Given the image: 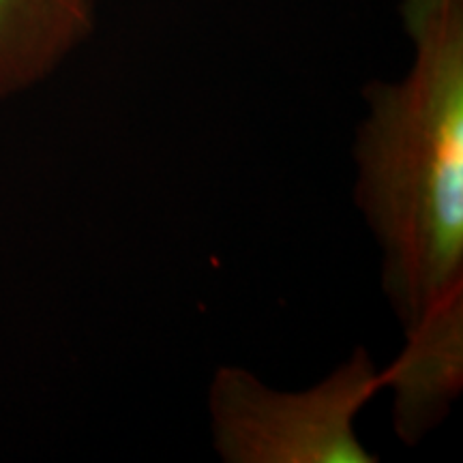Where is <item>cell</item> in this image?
<instances>
[{
  "label": "cell",
  "instance_id": "cell-1",
  "mask_svg": "<svg viewBox=\"0 0 463 463\" xmlns=\"http://www.w3.org/2000/svg\"><path fill=\"white\" fill-rule=\"evenodd\" d=\"M399 14L412 65L364 86L354 202L403 331L382 372L397 438L414 447L463 391V0H399Z\"/></svg>",
  "mask_w": 463,
  "mask_h": 463
},
{
  "label": "cell",
  "instance_id": "cell-2",
  "mask_svg": "<svg viewBox=\"0 0 463 463\" xmlns=\"http://www.w3.org/2000/svg\"><path fill=\"white\" fill-rule=\"evenodd\" d=\"M382 391L384 372L364 347L303 391H277L236 364L219 367L208 386L213 449L225 463H375L356 419Z\"/></svg>",
  "mask_w": 463,
  "mask_h": 463
},
{
  "label": "cell",
  "instance_id": "cell-3",
  "mask_svg": "<svg viewBox=\"0 0 463 463\" xmlns=\"http://www.w3.org/2000/svg\"><path fill=\"white\" fill-rule=\"evenodd\" d=\"M97 0H0V99L28 92L90 37Z\"/></svg>",
  "mask_w": 463,
  "mask_h": 463
}]
</instances>
